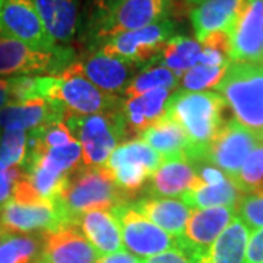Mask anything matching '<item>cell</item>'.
Segmentation results:
<instances>
[{
  "label": "cell",
  "mask_w": 263,
  "mask_h": 263,
  "mask_svg": "<svg viewBox=\"0 0 263 263\" xmlns=\"http://www.w3.org/2000/svg\"><path fill=\"white\" fill-rule=\"evenodd\" d=\"M177 82H179V76L174 72L161 65L154 66L135 76L129 85L123 89V92L129 97H136L161 88L173 89L177 86Z\"/></svg>",
  "instance_id": "f1b7e54d"
},
{
  "label": "cell",
  "mask_w": 263,
  "mask_h": 263,
  "mask_svg": "<svg viewBox=\"0 0 263 263\" xmlns=\"http://www.w3.org/2000/svg\"><path fill=\"white\" fill-rule=\"evenodd\" d=\"M241 196H243L241 190L237 187V184L231 179H227L226 181L215 186H206L196 176L192 183V187L186 193H183L181 200L190 209L193 208L206 209V208L218 206L235 208Z\"/></svg>",
  "instance_id": "d4e9b609"
},
{
  "label": "cell",
  "mask_w": 263,
  "mask_h": 263,
  "mask_svg": "<svg viewBox=\"0 0 263 263\" xmlns=\"http://www.w3.org/2000/svg\"><path fill=\"white\" fill-rule=\"evenodd\" d=\"M43 237L29 234H2L0 263H34L41 259Z\"/></svg>",
  "instance_id": "83f0119b"
},
{
  "label": "cell",
  "mask_w": 263,
  "mask_h": 263,
  "mask_svg": "<svg viewBox=\"0 0 263 263\" xmlns=\"http://www.w3.org/2000/svg\"><path fill=\"white\" fill-rule=\"evenodd\" d=\"M79 0H34L40 18L54 43L67 44L76 32Z\"/></svg>",
  "instance_id": "7402d4cb"
},
{
  "label": "cell",
  "mask_w": 263,
  "mask_h": 263,
  "mask_svg": "<svg viewBox=\"0 0 263 263\" xmlns=\"http://www.w3.org/2000/svg\"><path fill=\"white\" fill-rule=\"evenodd\" d=\"M0 237H2V230H0Z\"/></svg>",
  "instance_id": "ee69618b"
},
{
  "label": "cell",
  "mask_w": 263,
  "mask_h": 263,
  "mask_svg": "<svg viewBox=\"0 0 263 263\" xmlns=\"http://www.w3.org/2000/svg\"><path fill=\"white\" fill-rule=\"evenodd\" d=\"M12 103L9 79H0V110Z\"/></svg>",
  "instance_id": "ab89813d"
},
{
  "label": "cell",
  "mask_w": 263,
  "mask_h": 263,
  "mask_svg": "<svg viewBox=\"0 0 263 263\" xmlns=\"http://www.w3.org/2000/svg\"><path fill=\"white\" fill-rule=\"evenodd\" d=\"M190 3H193V5H199L200 2H203V0H189Z\"/></svg>",
  "instance_id": "60d3db41"
},
{
  "label": "cell",
  "mask_w": 263,
  "mask_h": 263,
  "mask_svg": "<svg viewBox=\"0 0 263 263\" xmlns=\"http://www.w3.org/2000/svg\"><path fill=\"white\" fill-rule=\"evenodd\" d=\"M196 177L195 167L186 157L162 160L151 176V193L158 196H177L192 187Z\"/></svg>",
  "instance_id": "cb8c5ba5"
},
{
  "label": "cell",
  "mask_w": 263,
  "mask_h": 263,
  "mask_svg": "<svg viewBox=\"0 0 263 263\" xmlns=\"http://www.w3.org/2000/svg\"><path fill=\"white\" fill-rule=\"evenodd\" d=\"M133 208L174 238H180L183 235L192 212L181 199L158 196L143 197Z\"/></svg>",
  "instance_id": "ffe728a7"
},
{
  "label": "cell",
  "mask_w": 263,
  "mask_h": 263,
  "mask_svg": "<svg viewBox=\"0 0 263 263\" xmlns=\"http://www.w3.org/2000/svg\"><path fill=\"white\" fill-rule=\"evenodd\" d=\"M246 0H203L192 10L190 19L197 43L215 32L231 34Z\"/></svg>",
  "instance_id": "e0dca14e"
},
{
  "label": "cell",
  "mask_w": 263,
  "mask_h": 263,
  "mask_svg": "<svg viewBox=\"0 0 263 263\" xmlns=\"http://www.w3.org/2000/svg\"><path fill=\"white\" fill-rule=\"evenodd\" d=\"M73 51L57 46L40 50L0 34V76L51 73L59 76L73 62Z\"/></svg>",
  "instance_id": "5b68a950"
},
{
  "label": "cell",
  "mask_w": 263,
  "mask_h": 263,
  "mask_svg": "<svg viewBox=\"0 0 263 263\" xmlns=\"http://www.w3.org/2000/svg\"><path fill=\"white\" fill-rule=\"evenodd\" d=\"M76 226L81 227L85 238L100 254L105 256L122 250V230L114 214V208L88 211L79 218Z\"/></svg>",
  "instance_id": "ac0fdd59"
},
{
  "label": "cell",
  "mask_w": 263,
  "mask_h": 263,
  "mask_svg": "<svg viewBox=\"0 0 263 263\" xmlns=\"http://www.w3.org/2000/svg\"><path fill=\"white\" fill-rule=\"evenodd\" d=\"M0 34L40 50H54L34 0H5L0 9Z\"/></svg>",
  "instance_id": "30bf717a"
},
{
  "label": "cell",
  "mask_w": 263,
  "mask_h": 263,
  "mask_svg": "<svg viewBox=\"0 0 263 263\" xmlns=\"http://www.w3.org/2000/svg\"><path fill=\"white\" fill-rule=\"evenodd\" d=\"M237 216L249 230L263 228V193H246L235 205Z\"/></svg>",
  "instance_id": "836d02e7"
},
{
  "label": "cell",
  "mask_w": 263,
  "mask_h": 263,
  "mask_svg": "<svg viewBox=\"0 0 263 263\" xmlns=\"http://www.w3.org/2000/svg\"><path fill=\"white\" fill-rule=\"evenodd\" d=\"M123 2L126 0H92L95 6V21L103 18L105 15H108L110 12H113L117 6H120Z\"/></svg>",
  "instance_id": "f35d334b"
},
{
  "label": "cell",
  "mask_w": 263,
  "mask_h": 263,
  "mask_svg": "<svg viewBox=\"0 0 263 263\" xmlns=\"http://www.w3.org/2000/svg\"><path fill=\"white\" fill-rule=\"evenodd\" d=\"M100 253L76 226L43 233V263H97Z\"/></svg>",
  "instance_id": "5bb4252c"
},
{
  "label": "cell",
  "mask_w": 263,
  "mask_h": 263,
  "mask_svg": "<svg viewBox=\"0 0 263 263\" xmlns=\"http://www.w3.org/2000/svg\"><path fill=\"white\" fill-rule=\"evenodd\" d=\"M142 263H193L192 259L183 250L177 247L170 249L167 252H162L160 254L151 256L148 259L142 260Z\"/></svg>",
  "instance_id": "8d00e7d4"
},
{
  "label": "cell",
  "mask_w": 263,
  "mask_h": 263,
  "mask_svg": "<svg viewBox=\"0 0 263 263\" xmlns=\"http://www.w3.org/2000/svg\"><path fill=\"white\" fill-rule=\"evenodd\" d=\"M246 263H263V228L253 231L249 237Z\"/></svg>",
  "instance_id": "d590c367"
},
{
  "label": "cell",
  "mask_w": 263,
  "mask_h": 263,
  "mask_svg": "<svg viewBox=\"0 0 263 263\" xmlns=\"http://www.w3.org/2000/svg\"><path fill=\"white\" fill-rule=\"evenodd\" d=\"M28 157V132L5 130L0 135V165L24 167Z\"/></svg>",
  "instance_id": "4dcf8cb0"
},
{
  "label": "cell",
  "mask_w": 263,
  "mask_h": 263,
  "mask_svg": "<svg viewBox=\"0 0 263 263\" xmlns=\"http://www.w3.org/2000/svg\"><path fill=\"white\" fill-rule=\"evenodd\" d=\"M114 214L120 224L123 245L135 256L148 259L177 247V238L161 230L133 206H116Z\"/></svg>",
  "instance_id": "ba28073f"
},
{
  "label": "cell",
  "mask_w": 263,
  "mask_h": 263,
  "mask_svg": "<svg viewBox=\"0 0 263 263\" xmlns=\"http://www.w3.org/2000/svg\"><path fill=\"white\" fill-rule=\"evenodd\" d=\"M3 2H5V0H0V9H2V6H3Z\"/></svg>",
  "instance_id": "b9f144b4"
},
{
  "label": "cell",
  "mask_w": 263,
  "mask_h": 263,
  "mask_svg": "<svg viewBox=\"0 0 263 263\" xmlns=\"http://www.w3.org/2000/svg\"><path fill=\"white\" fill-rule=\"evenodd\" d=\"M72 66L78 73H81L97 88L113 95L122 91L136 67V65L120 59L104 56L101 51L82 62H73Z\"/></svg>",
  "instance_id": "2e32d148"
},
{
  "label": "cell",
  "mask_w": 263,
  "mask_h": 263,
  "mask_svg": "<svg viewBox=\"0 0 263 263\" xmlns=\"http://www.w3.org/2000/svg\"><path fill=\"white\" fill-rule=\"evenodd\" d=\"M235 216V208L218 206L193 209L190 212L183 235L177 238V249L192 259L202 254L226 230Z\"/></svg>",
  "instance_id": "7c38bea8"
},
{
  "label": "cell",
  "mask_w": 263,
  "mask_h": 263,
  "mask_svg": "<svg viewBox=\"0 0 263 263\" xmlns=\"http://www.w3.org/2000/svg\"><path fill=\"white\" fill-rule=\"evenodd\" d=\"M141 138L157 154H160L162 160L179 157L187 158L190 152V141L186 132L183 130L179 123L167 116L142 132Z\"/></svg>",
  "instance_id": "603a6c76"
},
{
  "label": "cell",
  "mask_w": 263,
  "mask_h": 263,
  "mask_svg": "<svg viewBox=\"0 0 263 263\" xmlns=\"http://www.w3.org/2000/svg\"><path fill=\"white\" fill-rule=\"evenodd\" d=\"M38 263H43V262H41V260H40V262H38Z\"/></svg>",
  "instance_id": "f6af8a7d"
},
{
  "label": "cell",
  "mask_w": 263,
  "mask_h": 263,
  "mask_svg": "<svg viewBox=\"0 0 263 263\" xmlns=\"http://www.w3.org/2000/svg\"><path fill=\"white\" fill-rule=\"evenodd\" d=\"M66 227L56 203L47 199H10L0 211L2 234H27L32 231H53Z\"/></svg>",
  "instance_id": "9c48e42d"
},
{
  "label": "cell",
  "mask_w": 263,
  "mask_h": 263,
  "mask_svg": "<svg viewBox=\"0 0 263 263\" xmlns=\"http://www.w3.org/2000/svg\"><path fill=\"white\" fill-rule=\"evenodd\" d=\"M127 199L105 167H79L69 173L57 195V211L66 226H76L85 212L92 209H113Z\"/></svg>",
  "instance_id": "6da1fadb"
},
{
  "label": "cell",
  "mask_w": 263,
  "mask_h": 263,
  "mask_svg": "<svg viewBox=\"0 0 263 263\" xmlns=\"http://www.w3.org/2000/svg\"><path fill=\"white\" fill-rule=\"evenodd\" d=\"M176 25L164 18L141 29L123 32L104 43L101 53L104 56L116 57L136 66L152 62L164 48L170 38L174 37Z\"/></svg>",
  "instance_id": "8992f818"
},
{
  "label": "cell",
  "mask_w": 263,
  "mask_h": 263,
  "mask_svg": "<svg viewBox=\"0 0 263 263\" xmlns=\"http://www.w3.org/2000/svg\"><path fill=\"white\" fill-rule=\"evenodd\" d=\"M170 0H126L94 24L95 40H110L123 32L141 29L165 18Z\"/></svg>",
  "instance_id": "8fae6325"
},
{
  "label": "cell",
  "mask_w": 263,
  "mask_h": 263,
  "mask_svg": "<svg viewBox=\"0 0 263 263\" xmlns=\"http://www.w3.org/2000/svg\"><path fill=\"white\" fill-rule=\"evenodd\" d=\"M250 230L235 215L215 241L193 263H246Z\"/></svg>",
  "instance_id": "44dd1931"
},
{
  "label": "cell",
  "mask_w": 263,
  "mask_h": 263,
  "mask_svg": "<svg viewBox=\"0 0 263 263\" xmlns=\"http://www.w3.org/2000/svg\"><path fill=\"white\" fill-rule=\"evenodd\" d=\"M97 263H142V260L139 257H136L135 254H130L127 253V252H124V250H120L117 253L101 256Z\"/></svg>",
  "instance_id": "74e56055"
},
{
  "label": "cell",
  "mask_w": 263,
  "mask_h": 263,
  "mask_svg": "<svg viewBox=\"0 0 263 263\" xmlns=\"http://www.w3.org/2000/svg\"><path fill=\"white\" fill-rule=\"evenodd\" d=\"M259 138L237 120H228L209 143L205 158L234 181L249 154L259 143Z\"/></svg>",
  "instance_id": "52a82bcc"
},
{
  "label": "cell",
  "mask_w": 263,
  "mask_h": 263,
  "mask_svg": "<svg viewBox=\"0 0 263 263\" xmlns=\"http://www.w3.org/2000/svg\"><path fill=\"white\" fill-rule=\"evenodd\" d=\"M240 124L263 138V63L231 62L215 86Z\"/></svg>",
  "instance_id": "3957f363"
},
{
  "label": "cell",
  "mask_w": 263,
  "mask_h": 263,
  "mask_svg": "<svg viewBox=\"0 0 263 263\" xmlns=\"http://www.w3.org/2000/svg\"><path fill=\"white\" fill-rule=\"evenodd\" d=\"M262 141H263V138H262Z\"/></svg>",
  "instance_id": "bcb514c9"
},
{
  "label": "cell",
  "mask_w": 263,
  "mask_h": 263,
  "mask_svg": "<svg viewBox=\"0 0 263 263\" xmlns=\"http://www.w3.org/2000/svg\"><path fill=\"white\" fill-rule=\"evenodd\" d=\"M202 53V46L196 40H192L183 35H174L165 43L164 48L158 54L161 66L170 69L177 76L187 72L193 66L199 63V57Z\"/></svg>",
  "instance_id": "484cf974"
},
{
  "label": "cell",
  "mask_w": 263,
  "mask_h": 263,
  "mask_svg": "<svg viewBox=\"0 0 263 263\" xmlns=\"http://www.w3.org/2000/svg\"><path fill=\"white\" fill-rule=\"evenodd\" d=\"M22 177H24V170L21 167L5 168L0 165V211L10 202L15 187Z\"/></svg>",
  "instance_id": "e575fe53"
},
{
  "label": "cell",
  "mask_w": 263,
  "mask_h": 263,
  "mask_svg": "<svg viewBox=\"0 0 263 263\" xmlns=\"http://www.w3.org/2000/svg\"><path fill=\"white\" fill-rule=\"evenodd\" d=\"M228 67V66H227ZM227 67H212V66L199 65L193 66L181 76V85L184 91L190 92H202L203 89L214 88L221 82L226 75Z\"/></svg>",
  "instance_id": "d6a6232c"
},
{
  "label": "cell",
  "mask_w": 263,
  "mask_h": 263,
  "mask_svg": "<svg viewBox=\"0 0 263 263\" xmlns=\"http://www.w3.org/2000/svg\"><path fill=\"white\" fill-rule=\"evenodd\" d=\"M263 51V0H246L230 34V59L259 63Z\"/></svg>",
  "instance_id": "4fadbf2b"
},
{
  "label": "cell",
  "mask_w": 263,
  "mask_h": 263,
  "mask_svg": "<svg viewBox=\"0 0 263 263\" xmlns=\"http://www.w3.org/2000/svg\"><path fill=\"white\" fill-rule=\"evenodd\" d=\"M34 157L44 161L47 165L62 174H69L73 170L79 168V164L82 162V145L75 141L69 145H65V146H57V148H51V149H47L41 154L29 155L27 157V160L34 158Z\"/></svg>",
  "instance_id": "1f68e13d"
},
{
  "label": "cell",
  "mask_w": 263,
  "mask_h": 263,
  "mask_svg": "<svg viewBox=\"0 0 263 263\" xmlns=\"http://www.w3.org/2000/svg\"><path fill=\"white\" fill-rule=\"evenodd\" d=\"M262 63H263V51H262Z\"/></svg>",
  "instance_id": "7bdbcfd3"
},
{
  "label": "cell",
  "mask_w": 263,
  "mask_h": 263,
  "mask_svg": "<svg viewBox=\"0 0 263 263\" xmlns=\"http://www.w3.org/2000/svg\"><path fill=\"white\" fill-rule=\"evenodd\" d=\"M161 162L162 158L160 157V154H157L148 143H145L142 139H130L114 149L104 167L113 170L122 164H133V165L145 167L151 173H154L160 167Z\"/></svg>",
  "instance_id": "4316f807"
},
{
  "label": "cell",
  "mask_w": 263,
  "mask_h": 263,
  "mask_svg": "<svg viewBox=\"0 0 263 263\" xmlns=\"http://www.w3.org/2000/svg\"><path fill=\"white\" fill-rule=\"evenodd\" d=\"M227 104L216 92L179 91L171 95L165 116L177 122L190 141V162L203 161L209 143L226 124Z\"/></svg>",
  "instance_id": "7a4b0ae2"
},
{
  "label": "cell",
  "mask_w": 263,
  "mask_h": 263,
  "mask_svg": "<svg viewBox=\"0 0 263 263\" xmlns=\"http://www.w3.org/2000/svg\"><path fill=\"white\" fill-rule=\"evenodd\" d=\"M66 126L82 145V162L86 167H104L119 142L127 136L122 110L88 116L72 114L66 119Z\"/></svg>",
  "instance_id": "277c9868"
},
{
  "label": "cell",
  "mask_w": 263,
  "mask_h": 263,
  "mask_svg": "<svg viewBox=\"0 0 263 263\" xmlns=\"http://www.w3.org/2000/svg\"><path fill=\"white\" fill-rule=\"evenodd\" d=\"M241 193H263V141L253 148L234 180Z\"/></svg>",
  "instance_id": "f546056e"
},
{
  "label": "cell",
  "mask_w": 263,
  "mask_h": 263,
  "mask_svg": "<svg viewBox=\"0 0 263 263\" xmlns=\"http://www.w3.org/2000/svg\"><path fill=\"white\" fill-rule=\"evenodd\" d=\"M69 113L60 104H50L41 98L25 103H13L0 110V129L5 130H34L43 124L66 122Z\"/></svg>",
  "instance_id": "9a60e30c"
},
{
  "label": "cell",
  "mask_w": 263,
  "mask_h": 263,
  "mask_svg": "<svg viewBox=\"0 0 263 263\" xmlns=\"http://www.w3.org/2000/svg\"><path fill=\"white\" fill-rule=\"evenodd\" d=\"M170 97V89L165 88L154 89L136 97H129V100H126L122 107L127 135L142 133L161 120L167 111Z\"/></svg>",
  "instance_id": "d6986e66"
}]
</instances>
